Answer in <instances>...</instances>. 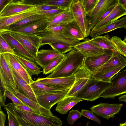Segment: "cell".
<instances>
[{"instance_id":"15","label":"cell","mask_w":126,"mask_h":126,"mask_svg":"<svg viewBox=\"0 0 126 126\" xmlns=\"http://www.w3.org/2000/svg\"><path fill=\"white\" fill-rule=\"evenodd\" d=\"M69 90L36 96L38 103L42 107L50 110L54 105L66 97Z\"/></svg>"},{"instance_id":"12","label":"cell","mask_w":126,"mask_h":126,"mask_svg":"<svg viewBox=\"0 0 126 126\" xmlns=\"http://www.w3.org/2000/svg\"><path fill=\"white\" fill-rule=\"evenodd\" d=\"M91 72L83 65L74 74V82L69 89L65 97H75L77 93L84 86L91 78Z\"/></svg>"},{"instance_id":"27","label":"cell","mask_w":126,"mask_h":126,"mask_svg":"<svg viewBox=\"0 0 126 126\" xmlns=\"http://www.w3.org/2000/svg\"><path fill=\"white\" fill-rule=\"evenodd\" d=\"M47 18L48 21L47 28L62 25L75 20L73 13L70 10L54 17Z\"/></svg>"},{"instance_id":"6","label":"cell","mask_w":126,"mask_h":126,"mask_svg":"<svg viewBox=\"0 0 126 126\" xmlns=\"http://www.w3.org/2000/svg\"><path fill=\"white\" fill-rule=\"evenodd\" d=\"M10 35L17 40L31 54L36 58V53L41 46L42 39L40 36L8 31Z\"/></svg>"},{"instance_id":"47","label":"cell","mask_w":126,"mask_h":126,"mask_svg":"<svg viewBox=\"0 0 126 126\" xmlns=\"http://www.w3.org/2000/svg\"><path fill=\"white\" fill-rule=\"evenodd\" d=\"M6 111L8 117L9 126H19L14 115L8 110Z\"/></svg>"},{"instance_id":"23","label":"cell","mask_w":126,"mask_h":126,"mask_svg":"<svg viewBox=\"0 0 126 126\" xmlns=\"http://www.w3.org/2000/svg\"><path fill=\"white\" fill-rule=\"evenodd\" d=\"M64 55L52 49H41L36 54L35 63L43 69L54 59Z\"/></svg>"},{"instance_id":"7","label":"cell","mask_w":126,"mask_h":126,"mask_svg":"<svg viewBox=\"0 0 126 126\" xmlns=\"http://www.w3.org/2000/svg\"><path fill=\"white\" fill-rule=\"evenodd\" d=\"M38 4L27 0H8L0 11V17L9 16L35 8Z\"/></svg>"},{"instance_id":"26","label":"cell","mask_w":126,"mask_h":126,"mask_svg":"<svg viewBox=\"0 0 126 126\" xmlns=\"http://www.w3.org/2000/svg\"><path fill=\"white\" fill-rule=\"evenodd\" d=\"M121 28L126 29V16L95 31H91L90 36L93 38L116 29Z\"/></svg>"},{"instance_id":"41","label":"cell","mask_w":126,"mask_h":126,"mask_svg":"<svg viewBox=\"0 0 126 126\" xmlns=\"http://www.w3.org/2000/svg\"><path fill=\"white\" fill-rule=\"evenodd\" d=\"M5 53L15 54L14 51L6 41L0 34V53Z\"/></svg>"},{"instance_id":"37","label":"cell","mask_w":126,"mask_h":126,"mask_svg":"<svg viewBox=\"0 0 126 126\" xmlns=\"http://www.w3.org/2000/svg\"><path fill=\"white\" fill-rule=\"evenodd\" d=\"M65 57L64 56L57 58L52 60L48 65L43 69V74L46 75L52 73L59 65Z\"/></svg>"},{"instance_id":"31","label":"cell","mask_w":126,"mask_h":126,"mask_svg":"<svg viewBox=\"0 0 126 126\" xmlns=\"http://www.w3.org/2000/svg\"><path fill=\"white\" fill-rule=\"evenodd\" d=\"M36 96L48 93H55L64 91L63 89L46 85L34 81L29 84Z\"/></svg>"},{"instance_id":"16","label":"cell","mask_w":126,"mask_h":126,"mask_svg":"<svg viewBox=\"0 0 126 126\" xmlns=\"http://www.w3.org/2000/svg\"><path fill=\"white\" fill-rule=\"evenodd\" d=\"M6 90L14 95L23 103L32 109L36 113L46 116H54L50 110H47L35 102L21 93L19 91H14L8 88H5Z\"/></svg>"},{"instance_id":"18","label":"cell","mask_w":126,"mask_h":126,"mask_svg":"<svg viewBox=\"0 0 126 126\" xmlns=\"http://www.w3.org/2000/svg\"><path fill=\"white\" fill-rule=\"evenodd\" d=\"M75 80L74 74L71 76L64 78H39L36 81L46 85L66 90L73 85Z\"/></svg>"},{"instance_id":"22","label":"cell","mask_w":126,"mask_h":126,"mask_svg":"<svg viewBox=\"0 0 126 126\" xmlns=\"http://www.w3.org/2000/svg\"><path fill=\"white\" fill-rule=\"evenodd\" d=\"M113 51H107L104 54L94 57L85 58L83 65L91 72L102 66L112 57Z\"/></svg>"},{"instance_id":"28","label":"cell","mask_w":126,"mask_h":126,"mask_svg":"<svg viewBox=\"0 0 126 126\" xmlns=\"http://www.w3.org/2000/svg\"><path fill=\"white\" fill-rule=\"evenodd\" d=\"M83 100L75 97H65L57 103L55 110L61 114H66L75 105Z\"/></svg>"},{"instance_id":"46","label":"cell","mask_w":126,"mask_h":126,"mask_svg":"<svg viewBox=\"0 0 126 126\" xmlns=\"http://www.w3.org/2000/svg\"><path fill=\"white\" fill-rule=\"evenodd\" d=\"M6 97L9 98L12 100V102L15 105H24L23 103L14 95L8 91L5 90Z\"/></svg>"},{"instance_id":"20","label":"cell","mask_w":126,"mask_h":126,"mask_svg":"<svg viewBox=\"0 0 126 126\" xmlns=\"http://www.w3.org/2000/svg\"><path fill=\"white\" fill-rule=\"evenodd\" d=\"M2 54L8 64L29 84L33 82L32 76L12 54L5 53Z\"/></svg>"},{"instance_id":"13","label":"cell","mask_w":126,"mask_h":126,"mask_svg":"<svg viewBox=\"0 0 126 126\" xmlns=\"http://www.w3.org/2000/svg\"><path fill=\"white\" fill-rule=\"evenodd\" d=\"M123 105L122 104L101 103L89 109L97 115L108 120L114 117L120 111Z\"/></svg>"},{"instance_id":"17","label":"cell","mask_w":126,"mask_h":126,"mask_svg":"<svg viewBox=\"0 0 126 126\" xmlns=\"http://www.w3.org/2000/svg\"><path fill=\"white\" fill-rule=\"evenodd\" d=\"M14 51L16 54L33 62H35L36 58L28 51L16 39L12 36L8 31L0 33Z\"/></svg>"},{"instance_id":"3","label":"cell","mask_w":126,"mask_h":126,"mask_svg":"<svg viewBox=\"0 0 126 126\" xmlns=\"http://www.w3.org/2000/svg\"><path fill=\"white\" fill-rule=\"evenodd\" d=\"M110 82H106L91 78L75 97L91 101L100 97L101 94L110 85Z\"/></svg>"},{"instance_id":"55","label":"cell","mask_w":126,"mask_h":126,"mask_svg":"<svg viewBox=\"0 0 126 126\" xmlns=\"http://www.w3.org/2000/svg\"><path fill=\"white\" fill-rule=\"evenodd\" d=\"M119 126H126V124L124 123H120V124Z\"/></svg>"},{"instance_id":"54","label":"cell","mask_w":126,"mask_h":126,"mask_svg":"<svg viewBox=\"0 0 126 126\" xmlns=\"http://www.w3.org/2000/svg\"><path fill=\"white\" fill-rule=\"evenodd\" d=\"M121 4L126 12V3Z\"/></svg>"},{"instance_id":"42","label":"cell","mask_w":126,"mask_h":126,"mask_svg":"<svg viewBox=\"0 0 126 126\" xmlns=\"http://www.w3.org/2000/svg\"><path fill=\"white\" fill-rule=\"evenodd\" d=\"M67 10L62 9H53L47 11L38 12V13L44 15L46 16L47 18H48L54 17Z\"/></svg>"},{"instance_id":"45","label":"cell","mask_w":126,"mask_h":126,"mask_svg":"<svg viewBox=\"0 0 126 126\" xmlns=\"http://www.w3.org/2000/svg\"><path fill=\"white\" fill-rule=\"evenodd\" d=\"M0 109L2 107H4L5 105L6 100L5 90L0 83Z\"/></svg>"},{"instance_id":"51","label":"cell","mask_w":126,"mask_h":126,"mask_svg":"<svg viewBox=\"0 0 126 126\" xmlns=\"http://www.w3.org/2000/svg\"><path fill=\"white\" fill-rule=\"evenodd\" d=\"M118 98L119 101H123L126 102V94L121 96Z\"/></svg>"},{"instance_id":"56","label":"cell","mask_w":126,"mask_h":126,"mask_svg":"<svg viewBox=\"0 0 126 126\" xmlns=\"http://www.w3.org/2000/svg\"><path fill=\"white\" fill-rule=\"evenodd\" d=\"M123 41L126 43V36L124 38V39Z\"/></svg>"},{"instance_id":"44","label":"cell","mask_w":126,"mask_h":126,"mask_svg":"<svg viewBox=\"0 0 126 126\" xmlns=\"http://www.w3.org/2000/svg\"><path fill=\"white\" fill-rule=\"evenodd\" d=\"M62 9L60 7L52 5L38 4L35 8L38 11H47L53 9Z\"/></svg>"},{"instance_id":"14","label":"cell","mask_w":126,"mask_h":126,"mask_svg":"<svg viewBox=\"0 0 126 126\" xmlns=\"http://www.w3.org/2000/svg\"><path fill=\"white\" fill-rule=\"evenodd\" d=\"M86 38L83 41L71 47L81 53L85 58L96 57L105 54L108 50L103 49L92 43Z\"/></svg>"},{"instance_id":"5","label":"cell","mask_w":126,"mask_h":126,"mask_svg":"<svg viewBox=\"0 0 126 126\" xmlns=\"http://www.w3.org/2000/svg\"><path fill=\"white\" fill-rule=\"evenodd\" d=\"M110 86L100 97L114 99L117 96L126 93V69L119 72L112 78Z\"/></svg>"},{"instance_id":"58","label":"cell","mask_w":126,"mask_h":126,"mask_svg":"<svg viewBox=\"0 0 126 126\" xmlns=\"http://www.w3.org/2000/svg\"><path fill=\"white\" fill-rule=\"evenodd\" d=\"M124 123L125 124H126V121H125V122Z\"/></svg>"},{"instance_id":"48","label":"cell","mask_w":126,"mask_h":126,"mask_svg":"<svg viewBox=\"0 0 126 126\" xmlns=\"http://www.w3.org/2000/svg\"><path fill=\"white\" fill-rule=\"evenodd\" d=\"M16 108L21 111L33 113H36L34 110L28 106L25 105H16L15 104Z\"/></svg>"},{"instance_id":"35","label":"cell","mask_w":126,"mask_h":126,"mask_svg":"<svg viewBox=\"0 0 126 126\" xmlns=\"http://www.w3.org/2000/svg\"><path fill=\"white\" fill-rule=\"evenodd\" d=\"M73 0H49L41 1L39 4L59 7L62 9L69 10Z\"/></svg>"},{"instance_id":"2","label":"cell","mask_w":126,"mask_h":126,"mask_svg":"<svg viewBox=\"0 0 126 126\" xmlns=\"http://www.w3.org/2000/svg\"><path fill=\"white\" fill-rule=\"evenodd\" d=\"M65 55V57L63 60L47 78H64L71 76L83 65L85 57L76 49H73Z\"/></svg>"},{"instance_id":"33","label":"cell","mask_w":126,"mask_h":126,"mask_svg":"<svg viewBox=\"0 0 126 126\" xmlns=\"http://www.w3.org/2000/svg\"><path fill=\"white\" fill-rule=\"evenodd\" d=\"M126 66V64H123L106 72L98 73L93 75L91 74V77L99 80L110 82L113 77Z\"/></svg>"},{"instance_id":"34","label":"cell","mask_w":126,"mask_h":126,"mask_svg":"<svg viewBox=\"0 0 126 126\" xmlns=\"http://www.w3.org/2000/svg\"><path fill=\"white\" fill-rule=\"evenodd\" d=\"M47 18L45 16L37 13L27 17L11 25L7 31H11L31 22Z\"/></svg>"},{"instance_id":"11","label":"cell","mask_w":126,"mask_h":126,"mask_svg":"<svg viewBox=\"0 0 126 126\" xmlns=\"http://www.w3.org/2000/svg\"><path fill=\"white\" fill-rule=\"evenodd\" d=\"M48 23V21L46 18L31 22L11 31L40 36L46 33Z\"/></svg>"},{"instance_id":"52","label":"cell","mask_w":126,"mask_h":126,"mask_svg":"<svg viewBox=\"0 0 126 126\" xmlns=\"http://www.w3.org/2000/svg\"><path fill=\"white\" fill-rule=\"evenodd\" d=\"M7 0H0V9L1 11L4 6V4H5Z\"/></svg>"},{"instance_id":"19","label":"cell","mask_w":126,"mask_h":126,"mask_svg":"<svg viewBox=\"0 0 126 126\" xmlns=\"http://www.w3.org/2000/svg\"><path fill=\"white\" fill-rule=\"evenodd\" d=\"M36 7L11 16L0 17V33L7 31L8 27L13 24L30 16L38 13V11L35 9Z\"/></svg>"},{"instance_id":"38","label":"cell","mask_w":126,"mask_h":126,"mask_svg":"<svg viewBox=\"0 0 126 126\" xmlns=\"http://www.w3.org/2000/svg\"><path fill=\"white\" fill-rule=\"evenodd\" d=\"M49 45L52 49L62 54H64L66 52L70 51L73 49L71 46L63 43H54Z\"/></svg>"},{"instance_id":"29","label":"cell","mask_w":126,"mask_h":126,"mask_svg":"<svg viewBox=\"0 0 126 126\" xmlns=\"http://www.w3.org/2000/svg\"><path fill=\"white\" fill-rule=\"evenodd\" d=\"M64 32L68 37L77 39L79 41L84 40L85 38L75 20L64 24Z\"/></svg>"},{"instance_id":"36","label":"cell","mask_w":126,"mask_h":126,"mask_svg":"<svg viewBox=\"0 0 126 126\" xmlns=\"http://www.w3.org/2000/svg\"><path fill=\"white\" fill-rule=\"evenodd\" d=\"M111 40L115 47L116 51L126 57V43L117 36H113Z\"/></svg>"},{"instance_id":"25","label":"cell","mask_w":126,"mask_h":126,"mask_svg":"<svg viewBox=\"0 0 126 126\" xmlns=\"http://www.w3.org/2000/svg\"><path fill=\"white\" fill-rule=\"evenodd\" d=\"M126 15V11L119 2L108 15L98 23L91 31H95L102 27L111 24Z\"/></svg>"},{"instance_id":"50","label":"cell","mask_w":126,"mask_h":126,"mask_svg":"<svg viewBox=\"0 0 126 126\" xmlns=\"http://www.w3.org/2000/svg\"><path fill=\"white\" fill-rule=\"evenodd\" d=\"M118 4L114 5V6L112 7H111L107 11H106L103 15L100 18L98 23L100 22L103 19H104L105 17H106L107 16H108V15L113 10V9H114V8L117 4Z\"/></svg>"},{"instance_id":"9","label":"cell","mask_w":126,"mask_h":126,"mask_svg":"<svg viewBox=\"0 0 126 126\" xmlns=\"http://www.w3.org/2000/svg\"><path fill=\"white\" fill-rule=\"evenodd\" d=\"M119 0H99L94 9L86 15L91 30L98 22L103 15L114 5L118 4Z\"/></svg>"},{"instance_id":"4","label":"cell","mask_w":126,"mask_h":126,"mask_svg":"<svg viewBox=\"0 0 126 126\" xmlns=\"http://www.w3.org/2000/svg\"><path fill=\"white\" fill-rule=\"evenodd\" d=\"M64 24L47 28L46 33L40 36L42 40L41 45L61 43L72 46L80 42L79 40L68 37L64 34Z\"/></svg>"},{"instance_id":"39","label":"cell","mask_w":126,"mask_h":126,"mask_svg":"<svg viewBox=\"0 0 126 126\" xmlns=\"http://www.w3.org/2000/svg\"><path fill=\"white\" fill-rule=\"evenodd\" d=\"M99 0H80L82 6L86 15L95 8Z\"/></svg>"},{"instance_id":"43","label":"cell","mask_w":126,"mask_h":126,"mask_svg":"<svg viewBox=\"0 0 126 126\" xmlns=\"http://www.w3.org/2000/svg\"><path fill=\"white\" fill-rule=\"evenodd\" d=\"M81 113L82 115L86 118L92 120L97 123L99 125L101 124V121L99 118L95 115L92 111L82 109Z\"/></svg>"},{"instance_id":"21","label":"cell","mask_w":126,"mask_h":126,"mask_svg":"<svg viewBox=\"0 0 126 126\" xmlns=\"http://www.w3.org/2000/svg\"><path fill=\"white\" fill-rule=\"evenodd\" d=\"M124 64H126V57L114 51L111 58L102 66L91 72V74L106 72Z\"/></svg>"},{"instance_id":"32","label":"cell","mask_w":126,"mask_h":126,"mask_svg":"<svg viewBox=\"0 0 126 126\" xmlns=\"http://www.w3.org/2000/svg\"><path fill=\"white\" fill-rule=\"evenodd\" d=\"M109 35L98 36L90 39V42L99 48L106 50L115 51V47Z\"/></svg>"},{"instance_id":"40","label":"cell","mask_w":126,"mask_h":126,"mask_svg":"<svg viewBox=\"0 0 126 126\" xmlns=\"http://www.w3.org/2000/svg\"><path fill=\"white\" fill-rule=\"evenodd\" d=\"M82 115L81 112L79 110L72 109L69 111L66 120L68 123L72 125L78 119L81 118Z\"/></svg>"},{"instance_id":"53","label":"cell","mask_w":126,"mask_h":126,"mask_svg":"<svg viewBox=\"0 0 126 126\" xmlns=\"http://www.w3.org/2000/svg\"><path fill=\"white\" fill-rule=\"evenodd\" d=\"M119 2L121 4L126 3V0H119Z\"/></svg>"},{"instance_id":"1","label":"cell","mask_w":126,"mask_h":126,"mask_svg":"<svg viewBox=\"0 0 126 126\" xmlns=\"http://www.w3.org/2000/svg\"><path fill=\"white\" fill-rule=\"evenodd\" d=\"M4 108L15 117L19 126H62L63 122L57 116H46L37 113L21 111L13 103L5 105Z\"/></svg>"},{"instance_id":"30","label":"cell","mask_w":126,"mask_h":126,"mask_svg":"<svg viewBox=\"0 0 126 126\" xmlns=\"http://www.w3.org/2000/svg\"><path fill=\"white\" fill-rule=\"evenodd\" d=\"M28 72L30 75H36L42 72V68L33 62L16 54H12Z\"/></svg>"},{"instance_id":"8","label":"cell","mask_w":126,"mask_h":126,"mask_svg":"<svg viewBox=\"0 0 126 126\" xmlns=\"http://www.w3.org/2000/svg\"><path fill=\"white\" fill-rule=\"evenodd\" d=\"M69 10L72 12L75 20L85 38L88 37L90 35L91 29L80 0H73Z\"/></svg>"},{"instance_id":"10","label":"cell","mask_w":126,"mask_h":126,"mask_svg":"<svg viewBox=\"0 0 126 126\" xmlns=\"http://www.w3.org/2000/svg\"><path fill=\"white\" fill-rule=\"evenodd\" d=\"M0 83L4 88L19 91L8 65L2 54L0 53Z\"/></svg>"},{"instance_id":"24","label":"cell","mask_w":126,"mask_h":126,"mask_svg":"<svg viewBox=\"0 0 126 126\" xmlns=\"http://www.w3.org/2000/svg\"><path fill=\"white\" fill-rule=\"evenodd\" d=\"M8 65L13 75L19 91L33 101L38 103L36 96L30 85L11 67Z\"/></svg>"},{"instance_id":"57","label":"cell","mask_w":126,"mask_h":126,"mask_svg":"<svg viewBox=\"0 0 126 126\" xmlns=\"http://www.w3.org/2000/svg\"><path fill=\"white\" fill-rule=\"evenodd\" d=\"M89 124H89V122H87L85 126H89Z\"/></svg>"},{"instance_id":"49","label":"cell","mask_w":126,"mask_h":126,"mask_svg":"<svg viewBox=\"0 0 126 126\" xmlns=\"http://www.w3.org/2000/svg\"><path fill=\"white\" fill-rule=\"evenodd\" d=\"M6 119V115L1 109H0V126H5Z\"/></svg>"}]
</instances>
